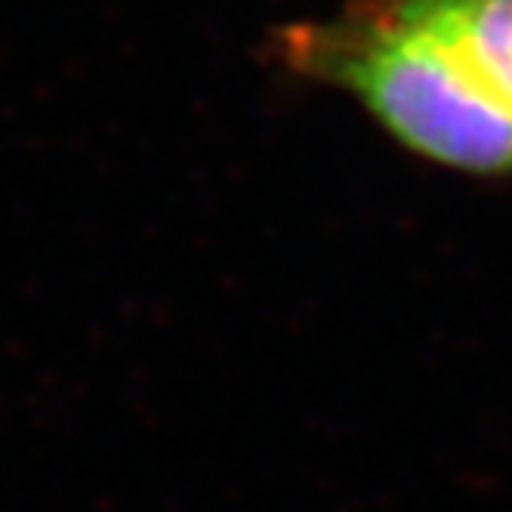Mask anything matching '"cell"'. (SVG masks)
Returning a JSON list of instances; mask_svg holds the SVG:
<instances>
[{"label": "cell", "mask_w": 512, "mask_h": 512, "mask_svg": "<svg viewBox=\"0 0 512 512\" xmlns=\"http://www.w3.org/2000/svg\"><path fill=\"white\" fill-rule=\"evenodd\" d=\"M395 7L512 118V0H395Z\"/></svg>", "instance_id": "obj_2"}, {"label": "cell", "mask_w": 512, "mask_h": 512, "mask_svg": "<svg viewBox=\"0 0 512 512\" xmlns=\"http://www.w3.org/2000/svg\"><path fill=\"white\" fill-rule=\"evenodd\" d=\"M281 47L312 81L355 96L414 155L469 176L512 179V118L395 0H352L334 19L294 25Z\"/></svg>", "instance_id": "obj_1"}]
</instances>
